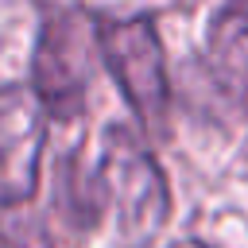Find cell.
<instances>
[{
  "label": "cell",
  "mask_w": 248,
  "mask_h": 248,
  "mask_svg": "<svg viewBox=\"0 0 248 248\" xmlns=\"http://www.w3.org/2000/svg\"><path fill=\"white\" fill-rule=\"evenodd\" d=\"M97 186H101L105 202L112 205V213L128 236H151L167 221V209H170L167 182L136 136L112 132L105 140Z\"/></svg>",
  "instance_id": "obj_1"
},
{
  "label": "cell",
  "mask_w": 248,
  "mask_h": 248,
  "mask_svg": "<svg viewBox=\"0 0 248 248\" xmlns=\"http://www.w3.org/2000/svg\"><path fill=\"white\" fill-rule=\"evenodd\" d=\"M101 54L116 74V85L124 89L132 108L143 116V124L159 128L167 116V66L155 27L147 19H120L105 27Z\"/></svg>",
  "instance_id": "obj_3"
},
{
  "label": "cell",
  "mask_w": 248,
  "mask_h": 248,
  "mask_svg": "<svg viewBox=\"0 0 248 248\" xmlns=\"http://www.w3.org/2000/svg\"><path fill=\"white\" fill-rule=\"evenodd\" d=\"M93 78V27L81 12H54L43 23L35 50V93L58 112L74 116Z\"/></svg>",
  "instance_id": "obj_2"
},
{
  "label": "cell",
  "mask_w": 248,
  "mask_h": 248,
  "mask_svg": "<svg viewBox=\"0 0 248 248\" xmlns=\"http://www.w3.org/2000/svg\"><path fill=\"white\" fill-rule=\"evenodd\" d=\"M170 248H205V244H198V240H178V244H170Z\"/></svg>",
  "instance_id": "obj_6"
},
{
  "label": "cell",
  "mask_w": 248,
  "mask_h": 248,
  "mask_svg": "<svg viewBox=\"0 0 248 248\" xmlns=\"http://www.w3.org/2000/svg\"><path fill=\"white\" fill-rule=\"evenodd\" d=\"M46 147L43 101L23 85L0 89V205H19L39 186Z\"/></svg>",
  "instance_id": "obj_4"
},
{
  "label": "cell",
  "mask_w": 248,
  "mask_h": 248,
  "mask_svg": "<svg viewBox=\"0 0 248 248\" xmlns=\"http://www.w3.org/2000/svg\"><path fill=\"white\" fill-rule=\"evenodd\" d=\"M209 70L217 85L248 108V4H232L209 23Z\"/></svg>",
  "instance_id": "obj_5"
}]
</instances>
